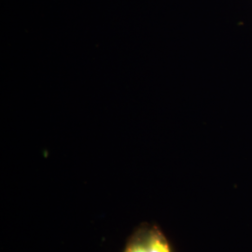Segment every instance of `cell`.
I'll use <instances>...</instances> for the list:
<instances>
[{"mask_svg":"<svg viewBox=\"0 0 252 252\" xmlns=\"http://www.w3.org/2000/svg\"><path fill=\"white\" fill-rule=\"evenodd\" d=\"M122 252H150V223L142 222L135 228Z\"/></svg>","mask_w":252,"mask_h":252,"instance_id":"6da1fadb","label":"cell"},{"mask_svg":"<svg viewBox=\"0 0 252 252\" xmlns=\"http://www.w3.org/2000/svg\"><path fill=\"white\" fill-rule=\"evenodd\" d=\"M150 252H174L173 247L162 230L150 223Z\"/></svg>","mask_w":252,"mask_h":252,"instance_id":"7a4b0ae2","label":"cell"}]
</instances>
